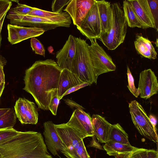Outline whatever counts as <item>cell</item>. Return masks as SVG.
Returning <instances> with one entry per match:
<instances>
[{
  "label": "cell",
  "instance_id": "31",
  "mask_svg": "<svg viewBox=\"0 0 158 158\" xmlns=\"http://www.w3.org/2000/svg\"><path fill=\"white\" fill-rule=\"evenodd\" d=\"M31 47L35 53L45 56V49L42 43L35 37L31 38L30 40Z\"/></svg>",
  "mask_w": 158,
  "mask_h": 158
},
{
  "label": "cell",
  "instance_id": "9",
  "mask_svg": "<svg viewBox=\"0 0 158 158\" xmlns=\"http://www.w3.org/2000/svg\"><path fill=\"white\" fill-rule=\"evenodd\" d=\"M66 124L74 129L83 139L94 135L92 118L83 110L75 109Z\"/></svg>",
  "mask_w": 158,
  "mask_h": 158
},
{
  "label": "cell",
  "instance_id": "4",
  "mask_svg": "<svg viewBox=\"0 0 158 158\" xmlns=\"http://www.w3.org/2000/svg\"><path fill=\"white\" fill-rule=\"evenodd\" d=\"M77 47L73 64L72 73L82 81L90 85L97 84L89 50L86 40L76 37Z\"/></svg>",
  "mask_w": 158,
  "mask_h": 158
},
{
  "label": "cell",
  "instance_id": "21",
  "mask_svg": "<svg viewBox=\"0 0 158 158\" xmlns=\"http://www.w3.org/2000/svg\"><path fill=\"white\" fill-rule=\"evenodd\" d=\"M96 1L101 24V35L107 34L110 30L112 21L111 4L104 0Z\"/></svg>",
  "mask_w": 158,
  "mask_h": 158
},
{
  "label": "cell",
  "instance_id": "5",
  "mask_svg": "<svg viewBox=\"0 0 158 158\" xmlns=\"http://www.w3.org/2000/svg\"><path fill=\"white\" fill-rule=\"evenodd\" d=\"M129 107L133 123L139 133L151 141L157 143L156 129L153 126L142 106L134 100L129 103Z\"/></svg>",
  "mask_w": 158,
  "mask_h": 158
},
{
  "label": "cell",
  "instance_id": "26",
  "mask_svg": "<svg viewBox=\"0 0 158 158\" xmlns=\"http://www.w3.org/2000/svg\"><path fill=\"white\" fill-rule=\"evenodd\" d=\"M16 121L14 109L10 108L5 114L0 117V129L13 127Z\"/></svg>",
  "mask_w": 158,
  "mask_h": 158
},
{
  "label": "cell",
  "instance_id": "42",
  "mask_svg": "<svg viewBox=\"0 0 158 158\" xmlns=\"http://www.w3.org/2000/svg\"><path fill=\"white\" fill-rule=\"evenodd\" d=\"M10 109V108H0V117L7 112Z\"/></svg>",
  "mask_w": 158,
  "mask_h": 158
},
{
  "label": "cell",
  "instance_id": "40",
  "mask_svg": "<svg viewBox=\"0 0 158 158\" xmlns=\"http://www.w3.org/2000/svg\"><path fill=\"white\" fill-rule=\"evenodd\" d=\"M147 158H158V152L153 149H147L146 150Z\"/></svg>",
  "mask_w": 158,
  "mask_h": 158
},
{
  "label": "cell",
  "instance_id": "10",
  "mask_svg": "<svg viewBox=\"0 0 158 158\" xmlns=\"http://www.w3.org/2000/svg\"><path fill=\"white\" fill-rule=\"evenodd\" d=\"M15 114L22 124H36L38 113L34 103L25 98H20L14 106Z\"/></svg>",
  "mask_w": 158,
  "mask_h": 158
},
{
  "label": "cell",
  "instance_id": "46",
  "mask_svg": "<svg viewBox=\"0 0 158 158\" xmlns=\"http://www.w3.org/2000/svg\"><path fill=\"white\" fill-rule=\"evenodd\" d=\"M155 44L156 45V47H158V39H156V41Z\"/></svg>",
  "mask_w": 158,
  "mask_h": 158
},
{
  "label": "cell",
  "instance_id": "13",
  "mask_svg": "<svg viewBox=\"0 0 158 158\" xmlns=\"http://www.w3.org/2000/svg\"><path fill=\"white\" fill-rule=\"evenodd\" d=\"M76 38L70 35L62 48L56 53V63L62 70L66 69L72 72L77 47Z\"/></svg>",
  "mask_w": 158,
  "mask_h": 158
},
{
  "label": "cell",
  "instance_id": "11",
  "mask_svg": "<svg viewBox=\"0 0 158 158\" xmlns=\"http://www.w3.org/2000/svg\"><path fill=\"white\" fill-rule=\"evenodd\" d=\"M55 126L58 134L65 145V149L61 153L65 156L76 150L83 139L66 123L55 124Z\"/></svg>",
  "mask_w": 158,
  "mask_h": 158
},
{
  "label": "cell",
  "instance_id": "36",
  "mask_svg": "<svg viewBox=\"0 0 158 158\" xmlns=\"http://www.w3.org/2000/svg\"><path fill=\"white\" fill-rule=\"evenodd\" d=\"M147 149L138 148L131 153L128 158H147Z\"/></svg>",
  "mask_w": 158,
  "mask_h": 158
},
{
  "label": "cell",
  "instance_id": "32",
  "mask_svg": "<svg viewBox=\"0 0 158 158\" xmlns=\"http://www.w3.org/2000/svg\"><path fill=\"white\" fill-rule=\"evenodd\" d=\"M155 24V29L158 31V0H147Z\"/></svg>",
  "mask_w": 158,
  "mask_h": 158
},
{
  "label": "cell",
  "instance_id": "6",
  "mask_svg": "<svg viewBox=\"0 0 158 158\" xmlns=\"http://www.w3.org/2000/svg\"><path fill=\"white\" fill-rule=\"evenodd\" d=\"M89 46L90 56L96 81L99 76L103 73L114 71L116 65L111 58L97 42L96 39L90 40Z\"/></svg>",
  "mask_w": 158,
  "mask_h": 158
},
{
  "label": "cell",
  "instance_id": "45",
  "mask_svg": "<svg viewBox=\"0 0 158 158\" xmlns=\"http://www.w3.org/2000/svg\"><path fill=\"white\" fill-rule=\"evenodd\" d=\"M2 40V37L1 36V35H0V47L1 46V41Z\"/></svg>",
  "mask_w": 158,
  "mask_h": 158
},
{
  "label": "cell",
  "instance_id": "33",
  "mask_svg": "<svg viewBox=\"0 0 158 158\" xmlns=\"http://www.w3.org/2000/svg\"><path fill=\"white\" fill-rule=\"evenodd\" d=\"M71 0H55L52 1L51 8L52 12H62L63 8L67 5Z\"/></svg>",
  "mask_w": 158,
  "mask_h": 158
},
{
  "label": "cell",
  "instance_id": "25",
  "mask_svg": "<svg viewBox=\"0 0 158 158\" xmlns=\"http://www.w3.org/2000/svg\"><path fill=\"white\" fill-rule=\"evenodd\" d=\"M108 141L125 144H131L128 135L118 123L112 125L110 128Z\"/></svg>",
  "mask_w": 158,
  "mask_h": 158
},
{
  "label": "cell",
  "instance_id": "18",
  "mask_svg": "<svg viewBox=\"0 0 158 158\" xmlns=\"http://www.w3.org/2000/svg\"><path fill=\"white\" fill-rule=\"evenodd\" d=\"M91 118L94 135L98 141L105 143L108 141L112 124L98 114H93Z\"/></svg>",
  "mask_w": 158,
  "mask_h": 158
},
{
  "label": "cell",
  "instance_id": "28",
  "mask_svg": "<svg viewBox=\"0 0 158 158\" xmlns=\"http://www.w3.org/2000/svg\"><path fill=\"white\" fill-rule=\"evenodd\" d=\"M34 8V7L19 3L16 6L10 9L9 13L20 15H28Z\"/></svg>",
  "mask_w": 158,
  "mask_h": 158
},
{
  "label": "cell",
  "instance_id": "47",
  "mask_svg": "<svg viewBox=\"0 0 158 158\" xmlns=\"http://www.w3.org/2000/svg\"><path fill=\"white\" fill-rule=\"evenodd\" d=\"M2 157V155L0 154V158H1Z\"/></svg>",
  "mask_w": 158,
  "mask_h": 158
},
{
  "label": "cell",
  "instance_id": "37",
  "mask_svg": "<svg viewBox=\"0 0 158 158\" xmlns=\"http://www.w3.org/2000/svg\"><path fill=\"white\" fill-rule=\"evenodd\" d=\"M6 63L7 61L5 58L0 55V84L5 82L3 68Z\"/></svg>",
  "mask_w": 158,
  "mask_h": 158
},
{
  "label": "cell",
  "instance_id": "39",
  "mask_svg": "<svg viewBox=\"0 0 158 158\" xmlns=\"http://www.w3.org/2000/svg\"><path fill=\"white\" fill-rule=\"evenodd\" d=\"M64 100L65 103L72 109L75 108L76 109H80L82 110L85 109L81 106L71 99H64Z\"/></svg>",
  "mask_w": 158,
  "mask_h": 158
},
{
  "label": "cell",
  "instance_id": "44",
  "mask_svg": "<svg viewBox=\"0 0 158 158\" xmlns=\"http://www.w3.org/2000/svg\"><path fill=\"white\" fill-rule=\"evenodd\" d=\"M5 82H3L0 84V98L5 88Z\"/></svg>",
  "mask_w": 158,
  "mask_h": 158
},
{
  "label": "cell",
  "instance_id": "14",
  "mask_svg": "<svg viewBox=\"0 0 158 158\" xmlns=\"http://www.w3.org/2000/svg\"><path fill=\"white\" fill-rule=\"evenodd\" d=\"M8 40L12 45L16 44L30 38L43 34L45 31L35 27H26L8 24L7 25Z\"/></svg>",
  "mask_w": 158,
  "mask_h": 158
},
{
  "label": "cell",
  "instance_id": "1",
  "mask_svg": "<svg viewBox=\"0 0 158 158\" xmlns=\"http://www.w3.org/2000/svg\"><path fill=\"white\" fill-rule=\"evenodd\" d=\"M62 69L51 59L36 61L25 71L23 89L31 94L38 107L49 110L52 99L58 95Z\"/></svg>",
  "mask_w": 158,
  "mask_h": 158
},
{
  "label": "cell",
  "instance_id": "41",
  "mask_svg": "<svg viewBox=\"0 0 158 158\" xmlns=\"http://www.w3.org/2000/svg\"><path fill=\"white\" fill-rule=\"evenodd\" d=\"M150 120L153 127L156 129L157 119L156 117L152 114H150L149 117Z\"/></svg>",
  "mask_w": 158,
  "mask_h": 158
},
{
  "label": "cell",
  "instance_id": "27",
  "mask_svg": "<svg viewBox=\"0 0 158 158\" xmlns=\"http://www.w3.org/2000/svg\"><path fill=\"white\" fill-rule=\"evenodd\" d=\"M65 156L67 158H90L83 140L80 142L79 146L76 150Z\"/></svg>",
  "mask_w": 158,
  "mask_h": 158
},
{
  "label": "cell",
  "instance_id": "29",
  "mask_svg": "<svg viewBox=\"0 0 158 158\" xmlns=\"http://www.w3.org/2000/svg\"><path fill=\"white\" fill-rule=\"evenodd\" d=\"M19 132L13 127L0 129V143L13 137Z\"/></svg>",
  "mask_w": 158,
  "mask_h": 158
},
{
  "label": "cell",
  "instance_id": "30",
  "mask_svg": "<svg viewBox=\"0 0 158 158\" xmlns=\"http://www.w3.org/2000/svg\"><path fill=\"white\" fill-rule=\"evenodd\" d=\"M127 75L128 82L127 87L130 92L136 98L140 94V91L139 89L136 88L134 84V78L132 75L129 67L127 66Z\"/></svg>",
  "mask_w": 158,
  "mask_h": 158
},
{
  "label": "cell",
  "instance_id": "35",
  "mask_svg": "<svg viewBox=\"0 0 158 158\" xmlns=\"http://www.w3.org/2000/svg\"><path fill=\"white\" fill-rule=\"evenodd\" d=\"M59 101L58 95H56L52 98L49 103L48 106L49 110L54 115H56V114L57 107L59 103Z\"/></svg>",
  "mask_w": 158,
  "mask_h": 158
},
{
  "label": "cell",
  "instance_id": "2",
  "mask_svg": "<svg viewBox=\"0 0 158 158\" xmlns=\"http://www.w3.org/2000/svg\"><path fill=\"white\" fill-rule=\"evenodd\" d=\"M47 148L40 132L20 131L0 143V154L1 158H53Z\"/></svg>",
  "mask_w": 158,
  "mask_h": 158
},
{
  "label": "cell",
  "instance_id": "12",
  "mask_svg": "<svg viewBox=\"0 0 158 158\" xmlns=\"http://www.w3.org/2000/svg\"><path fill=\"white\" fill-rule=\"evenodd\" d=\"M96 0H71L64 11L68 13L73 23L79 27Z\"/></svg>",
  "mask_w": 158,
  "mask_h": 158
},
{
  "label": "cell",
  "instance_id": "3",
  "mask_svg": "<svg viewBox=\"0 0 158 158\" xmlns=\"http://www.w3.org/2000/svg\"><path fill=\"white\" fill-rule=\"evenodd\" d=\"M111 8L112 21L110 30L108 34L101 35L99 39L108 49L113 50L123 42L128 25L119 3L111 4Z\"/></svg>",
  "mask_w": 158,
  "mask_h": 158
},
{
  "label": "cell",
  "instance_id": "7",
  "mask_svg": "<svg viewBox=\"0 0 158 158\" xmlns=\"http://www.w3.org/2000/svg\"><path fill=\"white\" fill-rule=\"evenodd\" d=\"M6 17L9 20L10 24L12 25L35 27L45 31L60 27H67L64 24L50 19L29 15H20L8 13Z\"/></svg>",
  "mask_w": 158,
  "mask_h": 158
},
{
  "label": "cell",
  "instance_id": "15",
  "mask_svg": "<svg viewBox=\"0 0 158 158\" xmlns=\"http://www.w3.org/2000/svg\"><path fill=\"white\" fill-rule=\"evenodd\" d=\"M138 88L141 98L146 100L157 93V77L151 69H145L140 72Z\"/></svg>",
  "mask_w": 158,
  "mask_h": 158
},
{
  "label": "cell",
  "instance_id": "16",
  "mask_svg": "<svg viewBox=\"0 0 158 158\" xmlns=\"http://www.w3.org/2000/svg\"><path fill=\"white\" fill-rule=\"evenodd\" d=\"M54 123L51 121L44 123L43 134L47 148L54 156H59L65 149V145L59 136Z\"/></svg>",
  "mask_w": 158,
  "mask_h": 158
},
{
  "label": "cell",
  "instance_id": "20",
  "mask_svg": "<svg viewBox=\"0 0 158 158\" xmlns=\"http://www.w3.org/2000/svg\"><path fill=\"white\" fill-rule=\"evenodd\" d=\"M103 148L110 156H114L115 158H128L138 148L131 144L108 141L105 143Z\"/></svg>",
  "mask_w": 158,
  "mask_h": 158
},
{
  "label": "cell",
  "instance_id": "38",
  "mask_svg": "<svg viewBox=\"0 0 158 158\" xmlns=\"http://www.w3.org/2000/svg\"><path fill=\"white\" fill-rule=\"evenodd\" d=\"M90 85L89 84L87 83H84L82 84L78 85L73 87L67 90L61 97L60 99V100L63 97L66 96L69 94L81 88H83L85 86Z\"/></svg>",
  "mask_w": 158,
  "mask_h": 158
},
{
  "label": "cell",
  "instance_id": "34",
  "mask_svg": "<svg viewBox=\"0 0 158 158\" xmlns=\"http://www.w3.org/2000/svg\"><path fill=\"white\" fill-rule=\"evenodd\" d=\"M12 4L10 0H0V20L9 10Z\"/></svg>",
  "mask_w": 158,
  "mask_h": 158
},
{
  "label": "cell",
  "instance_id": "19",
  "mask_svg": "<svg viewBox=\"0 0 158 158\" xmlns=\"http://www.w3.org/2000/svg\"><path fill=\"white\" fill-rule=\"evenodd\" d=\"M84 83L76 74L67 69H62L60 77L58 89V96L59 100L62 96L68 89Z\"/></svg>",
  "mask_w": 158,
  "mask_h": 158
},
{
  "label": "cell",
  "instance_id": "43",
  "mask_svg": "<svg viewBox=\"0 0 158 158\" xmlns=\"http://www.w3.org/2000/svg\"><path fill=\"white\" fill-rule=\"evenodd\" d=\"M6 14H5L0 20V35H1V33L2 27L3 24Z\"/></svg>",
  "mask_w": 158,
  "mask_h": 158
},
{
  "label": "cell",
  "instance_id": "23",
  "mask_svg": "<svg viewBox=\"0 0 158 158\" xmlns=\"http://www.w3.org/2000/svg\"><path fill=\"white\" fill-rule=\"evenodd\" d=\"M134 45L137 53L143 57L151 59L157 58V52L148 39L141 35H138L134 41Z\"/></svg>",
  "mask_w": 158,
  "mask_h": 158
},
{
  "label": "cell",
  "instance_id": "8",
  "mask_svg": "<svg viewBox=\"0 0 158 158\" xmlns=\"http://www.w3.org/2000/svg\"><path fill=\"white\" fill-rule=\"evenodd\" d=\"M77 28L90 40L99 39L102 34L101 27L96 0L80 26Z\"/></svg>",
  "mask_w": 158,
  "mask_h": 158
},
{
  "label": "cell",
  "instance_id": "22",
  "mask_svg": "<svg viewBox=\"0 0 158 158\" xmlns=\"http://www.w3.org/2000/svg\"><path fill=\"white\" fill-rule=\"evenodd\" d=\"M28 15L50 19L64 24L67 27H69L71 23L70 16L66 12L55 13L34 7Z\"/></svg>",
  "mask_w": 158,
  "mask_h": 158
},
{
  "label": "cell",
  "instance_id": "24",
  "mask_svg": "<svg viewBox=\"0 0 158 158\" xmlns=\"http://www.w3.org/2000/svg\"><path fill=\"white\" fill-rule=\"evenodd\" d=\"M123 11L128 26L131 28H147L142 23L131 3L128 0L123 2Z\"/></svg>",
  "mask_w": 158,
  "mask_h": 158
},
{
  "label": "cell",
  "instance_id": "17",
  "mask_svg": "<svg viewBox=\"0 0 158 158\" xmlns=\"http://www.w3.org/2000/svg\"><path fill=\"white\" fill-rule=\"evenodd\" d=\"M142 23L147 28L155 29V22L147 0H128Z\"/></svg>",
  "mask_w": 158,
  "mask_h": 158
}]
</instances>
